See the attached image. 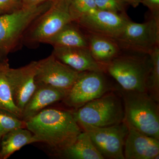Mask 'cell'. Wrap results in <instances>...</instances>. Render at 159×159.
I'll list each match as a JSON object with an SVG mask.
<instances>
[{"label": "cell", "mask_w": 159, "mask_h": 159, "mask_svg": "<svg viewBox=\"0 0 159 159\" xmlns=\"http://www.w3.org/2000/svg\"><path fill=\"white\" fill-rule=\"evenodd\" d=\"M25 122L26 128L53 156L73 144L82 132L72 112L59 109H44Z\"/></svg>", "instance_id": "cell-1"}, {"label": "cell", "mask_w": 159, "mask_h": 159, "mask_svg": "<svg viewBox=\"0 0 159 159\" xmlns=\"http://www.w3.org/2000/svg\"><path fill=\"white\" fill-rule=\"evenodd\" d=\"M124 122L128 127L159 140V107L147 92L123 90Z\"/></svg>", "instance_id": "cell-2"}, {"label": "cell", "mask_w": 159, "mask_h": 159, "mask_svg": "<svg viewBox=\"0 0 159 159\" xmlns=\"http://www.w3.org/2000/svg\"><path fill=\"white\" fill-rule=\"evenodd\" d=\"M52 1L37 6H23L10 14L0 15V61L22 43L26 31L34 20L51 6Z\"/></svg>", "instance_id": "cell-3"}, {"label": "cell", "mask_w": 159, "mask_h": 159, "mask_svg": "<svg viewBox=\"0 0 159 159\" xmlns=\"http://www.w3.org/2000/svg\"><path fill=\"white\" fill-rule=\"evenodd\" d=\"M81 129L105 127L124 121L123 101L114 93H107L72 112Z\"/></svg>", "instance_id": "cell-4"}, {"label": "cell", "mask_w": 159, "mask_h": 159, "mask_svg": "<svg viewBox=\"0 0 159 159\" xmlns=\"http://www.w3.org/2000/svg\"><path fill=\"white\" fill-rule=\"evenodd\" d=\"M151 68L149 55H119L106 66L105 70L125 91L147 92Z\"/></svg>", "instance_id": "cell-5"}, {"label": "cell", "mask_w": 159, "mask_h": 159, "mask_svg": "<svg viewBox=\"0 0 159 159\" xmlns=\"http://www.w3.org/2000/svg\"><path fill=\"white\" fill-rule=\"evenodd\" d=\"M71 0H54L51 6L31 24L23 43L30 45L43 43L57 33L66 25L73 22L70 11Z\"/></svg>", "instance_id": "cell-6"}, {"label": "cell", "mask_w": 159, "mask_h": 159, "mask_svg": "<svg viewBox=\"0 0 159 159\" xmlns=\"http://www.w3.org/2000/svg\"><path fill=\"white\" fill-rule=\"evenodd\" d=\"M114 40L120 49L149 55L159 45V21L152 17L143 23L129 20Z\"/></svg>", "instance_id": "cell-7"}, {"label": "cell", "mask_w": 159, "mask_h": 159, "mask_svg": "<svg viewBox=\"0 0 159 159\" xmlns=\"http://www.w3.org/2000/svg\"><path fill=\"white\" fill-rule=\"evenodd\" d=\"M108 90L103 72H81L62 101L69 107L77 109L101 97L107 93Z\"/></svg>", "instance_id": "cell-8"}, {"label": "cell", "mask_w": 159, "mask_h": 159, "mask_svg": "<svg viewBox=\"0 0 159 159\" xmlns=\"http://www.w3.org/2000/svg\"><path fill=\"white\" fill-rule=\"evenodd\" d=\"M104 159H125L124 146L129 128L125 122L105 127L84 129Z\"/></svg>", "instance_id": "cell-9"}, {"label": "cell", "mask_w": 159, "mask_h": 159, "mask_svg": "<svg viewBox=\"0 0 159 159\" xmlns=\"http://www.w3.org/2000/svg\"><path fill=\"white\" fill-rule=\"evenodd\" d=\"M126 15L95 9L81 16L75 23L88 34L114 39L129 20Z\"/></svg>", "instance_id": "cell-10"}, {"label": "cell", "mask_w": 159, "mask_h": 159, "mask_svg": "<svg viewBox=\"0 0 159 159\" xmlns=\"http://www.w3.org/2000/svg\"><path fill=\"white\" fill-rule=\"evenodd\" d=\"M81 72L57 60L53 54L36 61L35 81L69 91Z\"/></svg>", "instance_id": "cell-11"}, {"label": "cell", "mask_w": 159, "mask_h": 159, "mask_svg": "<svg viewBox=\"0 0 159 159\" xmlns=\"http://www.w3.org/2000/svg\"><path fill=\"white\" fill-rule=\"evenodd\" d=\"M36 61L18 68L9 67L8 76L15 104L22 111L37 88L35 81Z\"/></svg>", "instance_id": "cell-12"}, {"label": "cell", "mask_w": 159, "mask_h": 159, "mask_svg": "<svg viewBox=\"0 0 159 159\" xmlns=\"http://www.w3.org/2000/svg\"><path fill=\"white\" fill-rule=\"evenodd\" d=\"M128 128L124 146L125 159H159V139Z\"/></svg>", "instance_id": "cell-13"}, {"label": "cell", "mask_w": 159, "mask_h": 159, "mask_svg": "<svg viewBox=\"0 0 159 159\" xmlns=\"http://www.w3.org/2000/svg\"><path fill=\"white\" fill-rule=\"evenodd\" d=\"M52 54L60 61L79 72H103L105 70L94 59L89 48L54 47Z\"/></svg>", "instance_id": "cell-14"}, {"label": "cell", "mask_w": 159, "mask_h": 159, "mask_svg": "<svg viewBox=\"0 0 159 159\" xmlns=\"http://www.w3.org/2000/svg\"><path fill=\"white\" fill-rule=\"evenodd\" d=\"M68 91L52 86L37 84V88L22 111L21 119L26 122L49 106L62 101Z\"/></svg>", "instance_id": "cell-15"}, {"label": "cell", "mask_w": 159, "mask_h": 159, "mask_svg": "<svg viewBox=\"0 0 159 159\" xmlns=\"http://www.w3.org/2000/svg\"><path fill=\"white\" fill-rule=\"evenodd\" d=\"M86 36L92 56L105 69L106 66L120 54L121 49L113 39L97 34H88Z\"/></svg>", "instance_id": "cell-16"}, {"label": "cell", "mask_w": 159, "mask_h": 159, "mask_svg": "<svg viewBox=\"0 0 159 159\" xmlns=\"http://www.w3.org/2000/svg\"><path fill=\"white\" fill-rule=\"evenodd\" d=\"M54 156L66 159H104L84 131L79 134L73 144Z\"/></svg>", "instance_id": "cell-17"}, {"label": "cell", "mask_w": 159, "mask_h": 159, "mask_svg": "<svg viewBox=\"0 0 159 159\" xmlns=\"http://www.w3.org/2000/svg\"><path fill=\"white\" fill-rule=\"evenodd\" d=\"M39 143L33 134L26 128L16 129L2 137L0 141V159H6L25 145Z\"/></svg>", "instance_id": "cell-18"}, {"label": "cell", "mask_w": 159, "mask_h": 159, "mask_svg": "<svg viewBox=\"0 0 159 159\" xmlns=\"http://www.w3.org/2000/svg\"><path fill=\"white\" fill-rule=\"evenodd\" d=\"M73 22L69 23L45 43L53 47L89 48L87 38Z\"/></svg>", "instance_id": "cell-19"}, {"label": "cell", "mask_w": 159, "mask_h": 159, "mask_svg": "<svg viewBox=\"0 0 159 159\" xmlns=\"http://www.w3.org/2000/svg\"><path fill=\"white\" fill-rule=\"evenodd\" d=\"M9 59L0 61V108L9 111L21 119L22 111L15 104L8 76Z\"/></svg>", "instance_id": "cell-20"}, {"label": "cell", "mask_w": 159, "mask_h": 159, "mask_svg": "<svg viewBox=\"0 0 159 159\" xmlns=\"http://www.w3.org/2000/svg\"><path fill=\"white\" fill-rule=\"evenodd\" d=\"M151 68L147 82V92L156 101L159 100V46L149 54Z\"/></svg>", "instance_id": "cell-21"}, {"label": "cell", "mask_w": 159, "mask_h": 159, "mask_svg": "<svg viewBox=\"0 0 159 159\" xmlns=\"http://www.w3.org/2000/svg\"><path fill=\"white\" fill-rule=\"evenodd\" d=\"M20 128H26L25 122L11 112L0 108V140L5 134Z\"/></svg>", "instance_id": "cell-22"}, {"label": "cell", "mask_w": 159, "mask_h": 159, "mask_svg": "<svg viewBox=\"0 0 159 159\" xmlns=\"http://www.w3.org/2000/svg\"><path fill=\"white\" fill-rule=\"evenodd\" d=\"M97 9L95 0H71L70 11L73 22L94 9Z\"/></svg>", "instance_id": "cell-23"}, {"label": "cell", "mask_w": 159, "mask_h": 159, "mask_svg": "<svg viewBox=\"0 0 159 159\" xmlns=\"http://www.w3.org/2000/svg\"><path fill=\"white\" fill-rule=\"evenodd\" d=\"M96 6L99 10L126 15L125 6L127 4L122 0H95Z\"/></svg>", "instance_id": "cell-24"}, {"label": "cell", "mask_w": 159, "mask_h": 159, "mask_svg": "<svg viewBox=\"0 0 159 159\" xmlns=\"http://www.w3.org/2000/svg\"><path fill=\"white\" fill-rule=\"evenodd\" d=\"M22 7V0H0V15L10 14Z\"/></svg>", "instance_id": "cell-25"}, {"label": "cell", "mask_w": 159, "mask_h": 159, "mask_svg": "<svg viewBox=\"0 0 159 159\" xmlns=\"http://www.w3.org/2000/svg\"><path fill=\"white\" fill-rule=\"evenodd\" d=\"M141 3L148 7L152 17L159 21V0H141Z\"/></svg>", "instance_id": "cell-26"}, {"label": "cell", "mask_w": 159, "mask_h": 159, "mask_svg": "<svg viewBox=\"0 0 159 159\" xmlns=\"http://www.w3.org/2000/svg\"><path fill=\"white\" fill-rule=\"evenodd\" d=\"M53 1L54 0H22L23 6H37L42 3Z\"/></svg>", "instance_id": "cell-27"}, {"label": "cell", "mask_w": 159, "mask_h": 159, "mask_svg": "<svg viewBox=\"0 0 159 159\" xmlns=\"http://www.w3.org/2000/svg\"><path fill=\"white\" fill-rule=\"evenodd\" d=\"M127 5H130L134 8H136L141 3V0H122Z\"/></svg>", "instance_id": "cell-28"}, {"label": "cell", "mask_w": 159, "mask_h": 159, "mask_svg": "<svg viewBox=\"0 0 159 159\" xmlns=\"http://www.w3.org/2000/svg\"><path fill=\"white\" fill-rule=\"evenodd\" d=\"M0 141H1V140H0Z\"/></svg>", "instance_id": "cell-29"}]
</instances>
